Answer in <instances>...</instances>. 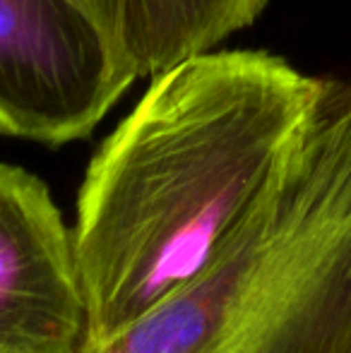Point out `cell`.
Listing matches in <instances>:
<instances>
[{
    "label": "cell",
    "mask_w": 351,
    "mask_h": 353,
    "mask_svg": "<svg viewBox=\"0 0 351 353\" xmlns=\"http://www.w3.org/2000/svg\"><path fill=\"white\" fill-rule=\"evenodd\" d=\"M87 332L72 228L41 178L0 163V353H82Z\"/></svg>",
    "instance_id": "obj_4"
},
{
    "label": "cell",
    "mask_w": 351,
    "mask_h": 353,
    "mask_svg": "<svg viewBox=\"0 0 351 353\" xmlns=\"http://www.w3.org/2000/svg\"><path fill=\"white\" fill-rule=\"evenodd\" d=\"M70 3H72V5H77V8H80V3H82V0H70Z\"/></svg>",
    "instance_id": "obj_5"
},
{
    "label": "cell",
    "mask_w": 351,
    "mask_h": 353,
    "mask_svg": "<svg viewBox=\"0 0 351 353\" xmlns=\"http://www.w3.org/2000/svg\"><path fill=\"white\" fill-rule=\"evenodd\" d=\"M318 87L320 77L253 48L202 53L152 79L77 192L85 346L116 339L205 270Z\"/></svg>",
    "instance_id": "obj_1"
},
{
    "label": "cell",
    "mask_w": 351,
    "mask_h": 353,
    "mask_svg": "<svg viewBox=\"0 0 351 353\" xmlns=\"http://www.w3.org/2000/svg\"><path fill=\"white\" fill-rule=\"evenodd\" d=\"M82 353H351V77H320L205 270Z\"/></svg>",
    "instance_id": "obj_2"
},
{
    "label": "cell",
    "mask_w": 351,
    "mask_h": 353,
    "mask_svg": "<svg viewBox=\"0 0 351 353\" xmlns=\"http://www.w3.org/2000/svg\"><path fill=\"white\" fill-rule=\"evenodd\" d=\"M97 24L70 0H0V135L85 140L132 87Z\"/></svg>",
    "instance_id": "obj_3"
}]
</instances>
